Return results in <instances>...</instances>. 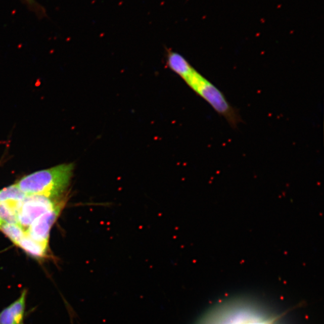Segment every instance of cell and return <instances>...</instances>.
<instances>
[{"mask_svg":"<svg viewBox=\"0 0 324 324\" xmlns=\"http://www.w3.org/2000/svg\"><path fill=\"white\" fill-rule=\"evenodd\" d=\"M184 81L192 90L204 99L215 111L225 118L230 126L234 128L238 126L242 121L238 111L232 107L223 93L213 83L195 69Z\"/></svg>","mask_w":324,"mask_h":324,"instance_id":"2","label":"cell"},{"mask_svg":"<svg viewBox=\"0 0 324 324\" xmlns=\"http://www.w3.org/2000/svg\"><path fill=\"white\" fill-rule=\"evenodd\" d=\"M17 246L20 247L28 255L36 258H43L47 255L48 245L35 241L26 233Z\"/></svg>","mask_w":324,"mask_h":324,"instance_id":"7","label":"cell"},{"mask_svg":"<svg viewBox=\"0 0 324 324\" xmlns=\"http://www.w3.org/2000/svg\"><path fill=\"white\" fill-rule=\"evenodd\" d=\"M40 195H27L22 202L18 213L19 224L25 228L30 226L41 215L49 212L62 203Z\"/></svg>","mask_w":324,"mask_h":324,"instance_id":"3","label":"cell"},{"mask_svg":"<svg viewBox=\"0 0 324 324\" xmlns=\"http://www.w3.org/2000/svg\"><path fill=\"white\" fill-rule=\"evenodd\" d=\"M74 165L66 163L24 176L17 185L26 195H40L54 200L65 192Z\"/></svg>","mask_w":324,"mask_h":324,"instance_id":"1","label":"cell"},{"mask_svg":"<svg viewBox=\"0 0 324 324\" xmlns=\"http://www.w3.org/2000/svg\"><path fill=\"white\" fill-rule=\"evenodd\" d=\"M27 291L22 292L20 297L0 312V324H22L25 316Z\"/></svg>","mask_w":324,"mask_h":324,"instance_id":"5","label":"cell"},{"mask_svg":"<svg viewBox=\"0 0 324 324\" xmlns=\"http://www.w3.org/2000/svg\"><path fill=\"white\" fill-rule=\"evenodd\" d=\"M2 223V222L1 220H0V224H1Z\"/></svg>","mask_w":324,"mask_h":324,"instance_id":"11","label":"cell"},{"mask_svg":"<svg viewBox=\"0 0 324 324\" xmlns=\"http://www.w3.org/2000/svg\"><path fill=\"white\" fill-rule=\"evenodd\" d=\"M0 230L17 246L25 234L23 227L18 223L2 222L0 224Z\"/></svg>","mask_w":324,"mask_h":324,"instance_id":"9","label":"cell"},{"mask_svg":"<svg viewBox=\"0 0 324 324\" xmlns=\"http://www.w3.org/2000/svg\"><path fill=\"white\" fill-rule=\"evenodd\" d=\"M65 203L62 202L52 211L41 215L35 220L25 232L32 239L48 245L51 227L59 217Z\"/></svg>","mask_w":324,"mask_h":324,"instance_id":"4","label":"cell"},{"mask_svg":"<svg viewBox=\"0 0 324 324\" xmlns=\"http://www.w3.org/2000/svg\"><path fill=\"white\" fill-rule=\"evenodd\" d=\"M28 1H31V0H28Z\"/></svg>","mask_w":324,"mask_h":324,"instance_id":"12","label":"cell"},{"mask_svg":"<svg viewBox=\"0 0 324 324\" xmlns=\"http://www.w3.org/2000/svg\"><path fill=\"white\" fill-rule=\"evenodd\" d=\"M22 202L0 203V220L2 222L19 224L18 213Z\"/></svg>","mask_w":324,"mask_h":324,"instance_id":"8","label":"cell"},{"mask_svg":"<svg viewBox=\"0 0 324 324\" xmlns=\"http://www.w3.org/2000/svg\"><path fill=\"white\" fill-rule=\"evenodd\" d=\"M27 195L20 190L17 184L9 186L0 191V203L8 201H23Z\"/></svg>","mask_w":324,"mask_h":324,"instance_id":"10","label":"cell"},{"mask_svg":"<svg viewBox=\"0 0 324 324\" xmlns=\"http://www.w3.org/2000/svg\"><path fill=\"white\" fill-rule=\"evenodd\" d=\"M166 64L169 69L184 80L195 69L180 54L169 51L167 54Z\"/></svg>","mask_w":324,"mask_h":324,"instance_id":"6","label":"cell"}]
</instances>
